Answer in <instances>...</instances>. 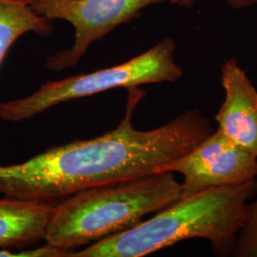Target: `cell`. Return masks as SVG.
<instances>
[{
	"label": "cell",
	"instance_id": "1",
	"mask_svg": "<svg viewBox=\"0 0 257 257\" xmlns=\"http://www.w3.org/2000/svg\"><path fill=\"white\" fill-rule=\"evenodd\" d=\"M119 125L98 138L48 149L27 161L0 165V193L59 201L88 188L163 172L214 130L198 109L186 110L165 125L139 131L132 124L145 92L130 88Z\"/></svg>",
	"mask_w": 257,
	"mask_h": 257
},
{
	"label": "cell",
	"instance_id": "3",
	"mask_svg": "<svg viewBox=\"0 0 257 257\" xmlns=\"http://www.w3.org/2000/svg\"><path fill=\"white\" fill-rule=\"evenodd\" d=\"M181 195L182 185L169 171L88 188L57 201L44 241L84 247L137 226Z\"/></svg>",
	"mask_w": 257,
	"mask_h": 257
},
{
	"label": "cell",
	"instance_id": "9",
	"mask_svg": "<svg viewBox=\"0 0 257 257\" xmlns=\"http://www.w3.org/2000/svg\"><path fill=\"white\" fill-rule=\"evenodd\" d=\"M52 20L37 14L29 4L18 0H0V66L14 43L29 33L49 36ZM0 102V119H1Z\"/></svg>",
	"mask_w": 257,
	"mask_h": 257
},
{
	"label": "cell",
	"instance_id": "11",
	"mask_svg": "<svg viewBox=\"0 0 257 257\" xmlns=\"http://www.w3.org/2000/svg\"><path fill=\"white\" fill-rule=\"evenodd\" d=\"M74 252L71 249L57 248L46 243L42 247L32 249H21L18 252H14L12 249L0 248V256L9 257H67L71 256Z\"/></svg>",
	"mask_w": 257,
	"mask_h": 257
},
{
	"label": "cell",
	"instance_id": "4",
	"mask_svg": "<svg viewBox=\"0 0 257 257\" xmlns=\"http://www.w3.org/2000/svg\"><path fill=\"white\" fill-rule=\"evenodd\" d=\"M176 45L167 37L146 52L121 64L89 74L47 81L26 97L2 103L1 119L21 122L36 117L61 103L89 97L117 88H136L145 84L175 82L183 75L175 62Z\"/></svg>",
	"mask_w": 257,
	"mask_h": 257
},
{
	"label": "cell",
	"instance_id": "2",
	"mask_svg": "<svg viewBox=\"0 0 257 257\" xmlns=\"http://www.w3.org/2000/svg\"><path fill=\"white\" fill-rule=\"evenodd\" d=\"M257 179L180 198L155 216L92 243L72 257H142L192 238L207 239L218 255H232Z\"/></svg>",
	"mask_w": 257,
	"mask_h": 257
},
{
	"label": "cell",
	"instance_id": "5",
	"mask_svg": "<svg viewBox=\"0 0 257 257\" xmlns=\"http://www.w3.org/2000/svg\"><path fill=\"white\" fill-rule=\"evenodd\" d=\"M163 0H37L31 7L50 20L60 19L74 29L72 48L47 58L45 68L61 72L74 67L93 42L138 18L142 10Z\"/></svg>",
	"mask_w": 257,
	"mask_h": 257
},
{
	"label": "cell",
	"instance_id": "10",
	"mask_svg": "<svg viewBox=\"0 0 257 257\" xmlns=\"http://www.w3.org/2000/svg\"><path fill=\"white\" fill-rule=\"evenodd\" d=\"M232 256L257 257V199L247 205L245 221L235 241Z\"/></svg>",
	"mask_w": 257,
	"mask_h": 257
},
{
	"label": "cell",
	"instance_id": "7",
	"mask_svg": "<svg viewBox=\"0 0 257 257\" xmlns=\"http://www.w3.org/2000/svg\"><path fill=\"white\" fill-rule=\"evenodd\" d=\"M221 84L225 99L215 114L217 130L257 157V90L234 58L222 66Z\"/></svg>",
	"mask_w": 257,
	"mask_h": 257
},
{
	"label": "cell",
	"instance_id": "13",
	"mask_svg": "<svg viewBox=\"0 0 257 257\" xmlns=\"http://www.w3.org/2000/svg\"><path fill=\"white\" fill-rule=\"evenodd\" d=\"M18 1H21V2H24V3H27L29 4L30 6L33 4V3H35V2H37V0H18Z\"/></svg>",
	"mask_w": 257,
	"mask_h": 257
},
{
	"label": "cell",
	"instance_id": "6",
	"mask_svg": "<svg viewBox=\"0 0 257 257\" xmlns=\"http://www.w3.org/2000/svg\"><path fill=\"white\" fill-rule=\"evenodd\" d=\"M164 171L183 175L181 198H186L213 188L255 179L257 157L233 144L217 130Z\"/></svg>",
	"mask_w": 257,
	"mask_h": 257
},
{
	"label": "cell",
	"instance_id": "8",
	"mask_svg": "<svg viewBox=\"0 0 257 257\" xmlns=\"http://www.w3.org/2000/svg\"><path fill=\"white\" fill-rule=\"evenodd\" d=\"M56 203L0 198V248H23L44 240Z\"/></svg>",
	"mask_w": 257,
	"mask_h": 257
},
{
	"label": "cell",
	"instance_id": "12",
	"mask_svg": "<svg viewBox=\"0 0 257 257\" xmlns=\"http://www.w3.org/2000/svg\"><path fill=\"white\" fill-rule=\"evenodd\" d=\"M172 4L178 6H190L194 0H169ZM227 4H229L233 9H245L257 5V0H223Z\"/></svg>",
	"mask_w": 257,
	"mask_h": 257
}]
</instances>
